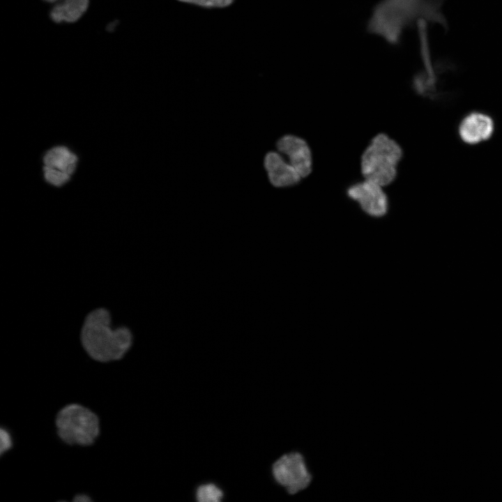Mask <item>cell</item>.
<instances>
[{"mask_svg":"<svg viewBox=\"0 0 502 502\" xmlns=\"http://www.w3.org/2000/svg\"><path fill=\"white\" fill-rule=\"evenodd\" d=\"M79 339L91 358L108 363L124 357L133 344L134 335L128 325L114 323L112 313L107 307L98 306L84 316Z\"/></svg>","mask_w":502,"mask_h":502,"instance_id":"cell-2","label":"cell"},{"mask_svg":"<svg viewBox=\"0 0 502 502\" xmlns=\"http://www.w3.org/2000/svg\"><path fill=\"white\" fill-rule=\"evenodd\" d=\"M55 423L59 437L69 445H91L100 433L97 415L78 404H70L62 408Z\"/></svg>","mask_w":502,"mask_h":502,"instance_id":"cell-4","label":"cell"},{"mask_svg":"<svg viewBox=\"0 0 502 502\" xmlns=\"http://www.w3.org/2000/svg\"><path fill=\"white\" fill-rule=\"evenodd\" d=\"M52 4L51 19L57 23L75 22L86 11L89 0H43Z\"/></svg>","mask_w":502,"mask_h":502,"instance_id":"cell-11","label":"cell"},{"mask_svg":"<svg viewBox=\"0 0 502 502\" xmlns=\"http://www.w3.org/2000/svg\"><path fill=\"white\" fill-rule=\"evenodd\" d=\"M272 471L275 481L291 494L306 489L312 479L304 457L298 452L279 457L274 462Z\"/></svg>","mask_w":502,"mask_h":502,"instance_id":"cell-5","label":"cell"},{"mask_svg":"<svg viewBox=\"0 0 502 502\" xmlns=\"http://www.w3.org/2000/svg\"><path fill=\"white\" fill-rule=\"evenodd\" d=\"M278 152L284 155L301 177H307L312 170V154L307 142L294 135H286L277 142Z\"/></svg>","mask_w":502,"mask_h":502,"instance_id":"cell-8","label":"cell"},{"mask_svg":"<svg viewBox=\"0 0 502 502\" xmlns=\"http://www.w3.org/2000/svg\"><path fill=\"white\" fill-rule=\"evenodd\" d=\"M206 8H221L231 5L234 0H177Z\"/></svg>","mask_w":502,"mask_h":502,"instance_id":"cell-13","label":"cell"},{"mask_svg":"<svg viewBox=\"0 0 502 502\" xmlns=\"http://www.w3.org/2000/svg\"><path fill=\"white\" fill-rule=\"evenodd\" d=\"M346 195L370 216L382 217L388 211V199L383 186L373 181L364 178L353 183L347 188Z\"/></svg>","mask_w":502,"mask_h":502,"instance_id":"cell-7","label":"cell"},{"mask_svg":"<svg viewBox=\"0 0 502 502\" xmlns=\"http://www.w3.org/2000/svg\"><path fill=\"white\" fill-rule=\"evenodd\" d=\"M77 155L65 146H56L47 151L43 158L44 178L55 187L67 183L74 173Z\"/></svg>","mask_w":502,"mask_h":502,"instance_id":"cell-6","label":"cell"},{"mask_svg":"<svg viewBox=\"0 0 502 502\" xmlns=\"http://www.w3.org/2000/svg\"><path fill=\"white\" fill-rule=\"evenodd\" d=\"M223 495L222 490L212 483L200 485L196 492V497L199 502H219Z\"/></svg>","mask_w":502,"mask_h":502,"instance_id":"cell-12","label":"cell"},{"mask_svg":"<svg viewBox=\"0 0 502 502\" xmlns=\"http://www.w3.org/2000/svg\"><path fill=\"white\" fill-rule=\"evenodd\" d=\"M264 167L271 183L277 188L298 184L301 177L281 153L271 151L264 158Z\"/></svg>","mask_w":502,"mask_h":502,"instance_id":"cell-10","label":"cell"},{"mask_svg":"<svg viewBox=\"0 0 502 502\" xmlns=\"http://www.w3.org/2000/svg\"><path fill=\"white\" fill-rule=\"evenodd\" d=\"M494 131V122L487 114L473 112L466 115L458 126V134L463 142L475 145L489 139Z\"/></svg>","mask_w":502,"mask_h":502,"instance_id":"cell-9","label":"cell"},{"mask_svg":"<svg viewBox=\"0 0 502 502\" xmlns=\"http://www.w3.org/2000/svg\"><path fill=\"white\" fill-rule=\"evenodd\" d=\"M402 156V149L395 140L384 133L376 135L362 154L363 176L383 187L390 184L396 178Z\"/></svg>","mask_w":502,"mask_h":502,"instance_id":"cell-3","label":"cell"},{"mask_svg":"<svg viewBox=\"0 0 502 502\" xmlns=\"http://www.w3.org/2000/svg\"><path fill=\"white\" fill-rule=\"evenodd\" d=\"M446 0H381L372 11L367 23L369 33L391 45L400 43L405 29L420 20L447 27L441 8Z\"/></svg>","mask_w":502,"mask_h":502,"instance_id":"cell-1","label":"cell"},{"mask_svg":"<svg viewBox=\"0 0 502 502\" xmlns=\"http://www.w3.org/2000/svg\"><path fill=\"white\" fill-rule=\"evenodd\" d=\"M12 446L10 434L5 429H1V453L8 450Z\"/></svg>","mask_w":502,"mask_h":502,"instance_id":"cell-14","label":"cell"}]
</instances>
